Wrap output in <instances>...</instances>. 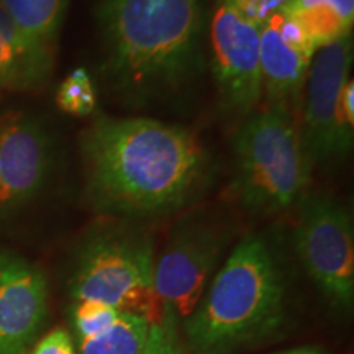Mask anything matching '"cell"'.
<instances>
[{
    "mask_svg": "<svg viewBox=\"0 0 354 354\" xmlns=\"http://www.w3.org/2000/svg\"><path fill=\"white\" fill-rule=\"evenodd\" d=\"M32 354H77L74 349L73 338L68 331L56 328L43 336L33 348Z\"/></svg>",
    "mask_w": 354,
    "mask_h": 354,
    "instance_id": "20",
    "label": "cell"
},
{
    "mask_svg": "<svg viewBox=\"0 0 354 354\" xmlns=\"http://www.w3.org/2000/svg\"><path fill=\"white\" fill-rule=\"evenodd\" d=\"M294 245L305 272L336 308L354 304L353 216L335 198L307 192L297 203Z\"/></svg>",
    "mask_w": 354,
    "mask_h": 354,
    "instance_id": "7",
    "label": "cell"
},
{
    "mask_svg": "<svg viewBox=\"0 0 354 354\" xmlns=\"http://www.w3.org/2000/svg\"><path fill=\"white\" fill-rule=\"evenodd\" d=\"M230 196L251 214H274L297 205L308 192L313 165L299 120L277 107H258L233 136Z\"/></svg>",
    "mask_w": 354,
    "mask_h": 354,
    "instance_id": "4",
    "label": "cell"
},
{
    "mask_svg": "<svg viewBox=\"0 0 354 354\" xmlns=\"http://www.w3.org/2000/svg\"><path fill=\"white\" fill-rule=\"evenodd\" d=\"M48 313V282L37 266L0 251V354H25Z\"/></svg>",
    "mask_w": 354,
    "mask_h": 354,
    "instance_id": "11",
    "label": "cell"
},
{
    "mask_svg": "<svg viewBox=\"0 0 354 354\" xmlns=\"http://www.w3.org/2000/svg\"><path fill=\"white\" fill-rule=\"evenodd\" d=\"M353 35L313 56L299 110V130L313 166H335L354 141Z\"/></svg>",
    "mask_w": 354,
    "mask_h": 354,
    "instance_id": "6",
    "label": "cell"
},
{
    "mask_svg": "<svg viewBox=\"0 0 354 354\" xmlns=\"http://www.w3.org/2000/svg\"><path fill=\"white\" fill-rule=\"evenodd\" d=\"M281 12L297 25L307 39L310 50L317 53L331 43L353 35V21L331 7L330 3H310V6H282Z\"/></svg>",
    "mask_w": 354,
    "mask_h": 354,
    "instance_id": "14",
    "label": "cell"
},
{
    "mask_svg": "<svg viewBox=\"0 0 354 354\" xmlns=\"http://www.w3.org/2000/svg\"><path fill=\"white\" fill-rule=\"evenodd\" d=\"M330 3L344 19L354 21V0H287L284 6H310V3Z\"/></svg>",
    "mask_w": 354,
    "mask_h": 354,
    "instance_id": "21",
    "label": "cell"
},
{
    "mask_svg": "<svg viewBox=\"0 0 354 354\" xmlns=\"http://www.w3.org/2000/svg\"><path fill=\"white\" fill-rule=\"evenodd\" d=\"M69 0H0L12 20L30 38L55 48Z\"/></svg>",
    "mask_w": 354,
    "mask_h": 354,
    "instance_id": "15",
    "label": "cell"
},
{
    "mask_svg": "<svg viewBox=\"0 0 354 354\" xmlns=\"http://www.w3.org/2000/svg\"><path fill=\"white\" fill-rule=\"evenodd\" d=\"M154 238L128 220L95 228L79 250L71 295L97 300L122 313H135L149 323L161 320L154 292Z\"/></svg>",
    "mask_w": 354,
    "mask_h": 354,
    "instance_id": "5",
    "label": "cell"
},
{
    "mask_svg": "<svg viewBox=\"0 0 354 354\" xmlns=\"http://www.w3.org/2000/svg\"><path fill=\"white\" fill-rule=\"evenodd\" d=\"M261 82L266 107L284 109L299 118L304 86L313 56L287 32L281 10L261 25Z\"/></svg>",
    "mask_w": 354,
    "mask_h": 354,
    "instance_id": "12",
    "label": "cell"
},
{
    "mask_svg": "<svg viewBox=\"0 0 354 354\" xmlns=\"http://www.w3.org/2000/svg\"><path fill=\"white\" fill-rule=\"evenodd\" d=\"M55 140L37 115L21 109L0 115V218L41 196L55 169Z\"/></svg>",
    "mask_w": 354,
    "mask_h": 354,
    "instance_id": "10",
    "label": "cell"
},
{
    "mask_svg": "<svg viewBox=\"0 0 354 354\" xmlns=\"http://www.w3.org/2000/svg\"><path fill=\"white\" fill-rule=\"evenodd\" d=\"M149 325L148 318L122 313L117 323L104 333L81 339L77 354H143Z\"/></svg>",
    "mask_w": 354,
    "mask_h": 354,
    "instance_id": "16",
    "label": "cell"
},
{
    "mask_svg": "<svg viewBox=\"0 0 354 354\" xmlns=\"http://www.w3.org/2000/svg\"><path fill=\"white\" fill-rule=\"evenodd\" d=\"M55 48L30 38L0 6V91L35 92L50 82Z\"/></svg>",
    "mask_w": 354,
    "mask_h": 354,
    "instance_id": "13",
    "label": "cell"
},
{
    "mask_svg": "<svg viewBox=\"0 0 354 354\" xmlns=\"http://www.w3.org/2000/svg\"><path fill=\"white\" fill-rule=\"evenodd\" d=\"M210 66L223 112L245 118L259 107L261 25L220 0L210 21Z\"/></svg>",
    "mask_w": 354,
    "mask_h": 354,
    "instance_id": "9",
    "label": "cell"
},
{
    "mask_svg": "<svg viewBox=\"0 0 354 354\" xmlns=\"http://www.w3.org/2000/svg\"><path fill=\"white\" fill-rule=\"evenodd\" d=\"M95 21L102 79L125 107L162 104L201 74L203 0H100Z\"/></svg>",
    "mask_w": 354,
    "mask_h": 354,
    "instance_id": "2",
    "label": "cell"
},
{
    "mask_svg": "<svg viewBox=\"0 0 354 354\" xmlns=\"http://www.w3.org/2000/svg\"><path fill=\"white\" fill-rule=\"evenodd\" d=\"M227 246V233L202 216H185L172 228L154 259V292L161 320L180 328L205 294Z\"/></svg>",
    "mask_w": 354,
    "mask_h": 354,
    "instance_id": "8",
    "label": "cell"
},
{
    "mask_svg": "<svg viewBox=\"0 0 354 354\" xmlns=\"http://www.w3.org/2000/svg\"><path fill=\"white\" fill-rule=\"evenodd\" d=\"M284 300L276 254L264 236L251 233L233 248L180 328L196 354H232L277 328Z\"/></svg>",
    "mask_w": 354,
    "mask_h": 354,
    "instance_id": "3",
    "label": "cell"
},
{
    "mask_svg": "<svg viewBox=\"0 0 354 354\" xmlns=\"http://www.w3.org/2000/svg\"><path fill=\"white\" fill-rule=\"evenodd\" d=\"M120 315V310L112 305L97 302V300H77L73 310V323L79 342L104 333L117 323Z\"/></svg>",
    "mask_w": 354,
    "mask_h": 354,
    "instance_id": "18",
    "label": "cell"
},
{
    "mask_svg": "<svg viewBox=\"0 0 354 354\" xmlns=\"http://www.w3.org/2000/svg\"><path fill=\"white\" fill-rule=\"evenodd\" d=\"M143 354H184L179 328L166 322L151 323Z\"/></svg>",
    "mask_w": 354,
    "mask_h": 354,
    "instance_id": "19",
    "label": "cell"
},
{
    "mask_svg": "<svg viewBox=\"0 0 354 354\" xmlns=\"http://www.w3.org/2000/svg\"><path fill=\"white\" fill-rule=\"evenodd\" d=\"M279 354H323L322 349L318 348H312V346H304V348H295V349H289V351L279 353Z\"/></svg>",
    "mask_w": 354,
    "mask_h": 354,
    "instance_id": "22",
    "label": "cell"
},
{
    "mask_svg": "<svg viewBox=\"0 0 354 354\" xmlns=\"http://www.w3.org/2000/svg\"><path fill=\"white\" fill-rule=\"evenodd\" d=\"M84 194L115 220L166 216L210 187L215 165L201 136L148 117L97 115L81 135Z\"/></svg>",
    "mask_w": 354,
    "mask_h": 354,
    "instance_id": "1",
    "label": "cell"
},
{
    "mask_svg": "<svg viewBox=\"0 0 354 354\" xmlns=\"http://www.w3.org/2000/svg\"><path fill=\"white\" fill-rule=\"evenodd\" d=\"M99 92L86 68H76L63 79L56 91V105L73 117H88L95 112Z\"/></svg>",
    "mask_w": 354,
    "mask_h": 354,
    "instance_id": "17",
    "label": "cell"
}]
</instances>
